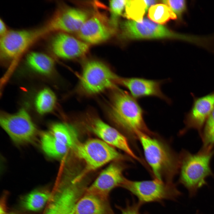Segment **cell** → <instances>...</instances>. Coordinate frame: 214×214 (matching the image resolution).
Returning a JSON list of instances; mask_svg holds the SVG:
<instances>
[{
	"mask_svg": "<svg viewBox=\"0 0 214 214\" xmlns=\"http://www.w3.org/2000/svg\"><path fill=\"white\" fill-rule=\"evenodd\" d=\"M121 187L136 196L141 204L166 199H176L181 194L172 182L156 178L142 181H133L125 178Z\"/></svg>",
	"mask_w": 214,
	"mask_h": 214,
	"instance_id": "8992f818",
	"label": "cell"
},
{
	"mask_svg": "<svg viewBox=\"0 0 214 214\" xmlns=\"http://www.w3.org/2000/svg\"><path fill=\"white\" fill-rule=\"evenodd\" d=\"M74 214H115L108 199L85 191L76 204Z\"/></svg>",
	"mask_w": 214,
	"mask_h": 214,
	"instance_id": "ac0fdd59",
	"label": "cell"
},
{
	"mask_svg": "<svg viewBox=\"0 0 214 214\" xmlns=\"http://www.w3.org/2000/svg\"><path fill=\"white\" fill-rule=\"evenodd\" d=\"M52 37L49 44L51 51L57 57L70 59L85 54L88 51L87 43L64 32H58Z\"/></svg>",
	"mask_w": 214,
	"mask_h": 214,
	"instance_id": "4fadbf2b",
	"label": "cell"
},
{
	"mask_svg": "<svg viewBox=\"0 0 214 214\" xmlns=\"http://www.w3.org/2000/svg\"><path fill=\"white\" fill-rule=\"evenodd\" d=\"M141 204L139 202L131 204L128 203L125 207L120 208L121 211V214H141L139 211Z\"/></svg>",
	"mask_w": 214,
	"mask_h": 214,
	"instance_id": "f1b7e54d",
	"label": "cell"
},
{
	"mask_svg": "<svg viewBox=\"0 0 214 214\" xmlns=\"http://www.w3.org/2000/svg\"><path fill=\"white\" fill-rule=\"evenodd\" d=\"M51 133L68 148H75L78 144L75 131L72 127L66 124L57 123L53 124Z\"/></svg>",
	"mask_w": 214,
	"mask_h": 214,
	"instance_id": "ffe728a7",
	"label": "cell"
},
{
	"mask_svg": "<svg viewBox=\"0 0 214 214\" xmlns=\"http://www.w3.org/2000/svg\"><path fill=\"white\" fill-rule=\"evenodd\" d=\"M121 28L123 36L128 39L170 38L190 43L193 40L192 35L174 32L147 18L141 23L131 21H124Z\"/></svg>",
	"mask_w": 214,
	"mask_h": 214,
	"instance_id": "52a82bcc",
	"label": "cell"
},
{
	"mask_svg": "<svg viewBox=\"0 0 214 214\" xmlns=\"http://www.w3.org/2000/svg\"><path fill=\"white\" fill-rule=\"evenodd\" d=\"M125 16L129 19L141 23L148 10L144 0H126Z\"/></svg>",
	"mask_w": 214,
	"mask_h": 214,
	"instance_id": "d4e9b609",
	"label": "cell"
},
{
	"mask_svg": "<svg viewBox=\"0 0 214 214\" xmlns=\"http://www.w3.org/2000/svg\"><path fill=\"white\" fill-rule=\"evenodd\" d=\"M87 13L74 8H58L43 26L48 34L78 32L88 18Z\"/></svg>",
	"mask_w": 214,
	"mask_h": 214,
	"instance_id": "8fae6325",
	"label": "cell"
},
{
	"mask_svg": "<svg viewBox=\"0 0 214 214\" xmlns=\"http://www.w3.org/2000/svg\"><path fill=\"white\" fill-rule=\"evenodd\" d=\"M0 123L11 139L17 144L30 142L36 136L35 126L29 113L23 109L14 114L2 112Z\"/></svg>",
	"mask_w": 214,
	"mask_h": 214,
	"instance_id": "9c48e42d",
	"label": "cell"
},
{
	"mask_svg": "<svg viewBox=\"0 0 214 214\" xmlns=\"http://www.w3.org/2000/svg\"><path fill=\"white\" fill-rule=\"evenodd\" d=\"M42 149L48 156L53 158L62 157L67 152L68 147L58 141L51 133L43 134L41 139Z\"/></svg>",
	"mask_w": 214,
	"mask_h": 214,
	"instance_id": "44dd1931",
	"label": "cell"
},
{
	"mask_svg": "<svg viewBox=\"0 0 214 214\" xmlns=\"http://www.w3.org/2000/svg\"><path fill=\"white\" fill-rule=\"evenodd\" d=\"M113 30L97 17L88 18L78 32L79 37L86 43L97 44L109 39Z\"/></svg>",
	"mask_w": 214,
	"mask_h": 214,
	"instance_id": "2e32d148",
	"label": "cell"
},
{
	"mask_svg": "<svg viewBox=\"0 0 214 214\" xmlns=\"http://www.w3.org/2000/svg\"><path fill=\"white\" fill-rule=\"evenodd\" d=\"M126 0H113L109 2V7L111 13L110 23L114 27L117 24L118 20L121 15L125 7Z\"/></svg>",
	"mask_w": 214,
	"mask_h": 214,
	"instance_id": "4316f807",
	"label": "cell"
},
{
	"mask_svg": "<svg viewBox=\"0 0 214 214\" xmlns=\"http://www.w3.org/2000/svg\"><path fill=\"white\" fill-rule=\"evenodd\" d=\"M162 1L168 6L179 19L181 18L186 10V2L185 0H166Z\"/></svg>",
	"mask_w": 214,
	"mask_h": 214,
	"instance_id": "83f0119b",
	"label": "cell"
},
{
	"mask_svg": "<svg viewBox=\"0 0 214 214\" xmlns=\"http://www.w3.org/2000/svg\"><path fill=\"white\" fill-rule=\"evenodd\" d=\"M180 155L179 182L187 189L192 197L199 188L207 184V177H214L210 166L214 150L208 152L200 150L195 154L183 150Z\"/></svg>",
	"mask_w": 214,
	"mask_h": 214,
	"instance_id": "7a4b0ae2",
	"label": "cell"
},
{
	"mask_svg": "<svg viewBox=\"0 0 214 214\" xmlns=\"http://www.w3.org/2000/svg\"><path fill=\"white\" fill-rule=\"evenodd\" d=\"M137 137L142 146L145 157L155 178L172 182L179 168V159L175 157L159 141L147 133L140 132Z\"/></svg>",
	"mask_w": 214,
	"mask_h": 214,
	"instance_id": "3957f363",
	"label": "cell"
},
{
	"mask_svg": "<svg viewBox=\"0 0 214 214\" xmlns=\"http://www.w3.org/2000/svg\"><path fill=\"white\" fill-rule=\"evenodd\" d=\"M214 106V93L196 100L186 119V127L183 132L190 128L198 130L200 135L201 129L211 114Z\"/></svg>",
	"mask_w": 214,
	"mask_h": 214,
	"instance_id": "e0dca14e",
	"label": "cell"
},
{
	"mask_svg": "<svg viewBox=\"0 0 214 214\" xmlns=\"http://www.w3.org/2000/svg\"><path fill=\"white\" fill-rule=\"evenodd\" d=\"M5 22L1 19L0 20V37L4 35L9 31Z\"/></svg>",
	"mask_w": 214,
	"mask_h": 214,
	"instance_id": "f546056e",
	"label": "cell"
},
{
	"mask_svg": "<svg viewBox=\"0 0 214 214\" xmlns=\"http://www.w3.org/2000/svg\"><path fill=\"white\" fill-rule=\"evenodd\" d=\"M144 1L146 4L147 9L151 5L154 4L157 2L156 0H144Z\"/></svg>",
	"mask_w": 214,
	"mask_h": 214,
	"instance_id": "4dcf8cb0",
	"label": "cell"
},
{
	"mask_svg": "<svg viewBox=\"0 0 214 214\" xmlns=\"http://www.w3.org/2000/svg\"><path fill=\"white\" fill-rule=\"evenodd\" d=\"M45 36L42 28L9 30L0 37V55L3 61L16 63L37 41Z\"/></svg>",
	"mask_w": 214,
	"mask_h": 214,
	"instance_id": "5b68a950",
	"label": "cell"
},
{
	"mask_svg": "<svg viewBox=\"0 0 214 214\" xmlns=\"http://www.w3.org/2000/svg\"><path fill=\"white\" fill-rule=\"evenodd\" d=\"M74 148L77 155L86 164L85 173L95 170L110 161L123 158L110 145L98 139H91L78 144Z\"/></svg>",
	"mask_w": 214,
	"mask_h": 214,
	"instance_id": "ba28073f",
	"label": "cell"
},
{
	"mask_svg": "<svg viewBox=\"0 0 214 214\" xmlns=\"http://www.w3.org/2000/svg\"><path fill=\"white\" fill-rule=\"evenodd\" d=\"M91 129L103 141L124 151L130 156L140 159L133 151L126 138L116 129L98 118L92 120Z\"/></svg>",
	"mask_w": 214,
	"mask_h": 214,
	"instance_id": "9a60e30c",
	"label": "cell"
},
{
	"mask_svg": "<svg viewBox=\"0 0 214 214\" xmlns=\"http://www.w3.org/2000/svg\"><path fill=\"white\" fill-rule=\"evenodd\" d=\"M123 168L119 164L112 163L103 170L94 182L86 188L85 192L108 199L111 191L121 186L125 178Z\"/></svg>",
	"mask_w": 214,
	"mask_h": 214,
	"instance_id": "5bb4252c",
	"label": "cell"
},
{
	"mask_svg": "<svg viewBox=\"0 0 214 214\" xmlns=\"http://www.w3.org/2000/svg\"><path fill=\"white\" fill-rule=\"evenodd\" d=\"M27 65L39 73L48 75L51 73L55 67L54 59L45 53L32 51L28 53L25 59Z\"/></svg>",
	"mask_w": 214,
	"mask_h": 214,
	"instance_id": "d6986e66",
	"label": "cell"
},
{
	"mask_svg": "<svg viewBox=\"0 0 214 214\" xmlns=\"http://www.w3.org/2000/svg\"><path fill=\"white\" fill-rule=\"evenodd\" d=\"M113 90L107 110L113 121L136 137L140 132L150 134L144 120L145 111L137 99L118 88Z\"/></svg>",
	"mask_w": 214,
	"mask_h": 214,
	"instance_id": "6da1fadb",
	"label": "cell"
},
{
	"mask_svg": "<svg viewBox=\"0 0 214 214\" xmlns=\"http://www.w3.org/2000/svg\"><path fill=\"white\" fill-rule=\"evenodd\" d=\"M164 81L139 77H119L117 84L126 88L128 92L136 99L148 97H154L168 103L170 100L161 90Z\"/></svg>",
	"mask_w": 214,
	"mask_h": 214,
	"instance_id": "7c38bea8",
	"label": "cell"
},
{
	"mask_svg": "<svg viewBox=\"0 0 214 214\" xmlns=\"http://www.w3.org/2000/svg\"><path fill=\"white\" fill-rule=\"evenodd\" d=\"M200 136L203 144L201 150L210 151L214 146V106Z\"/></svg>",
	"mask_w": 214,
	"mask_h": 214,
	"instance_id": "484cf974",
	"label": "cell"
},
{
	"mask_svg": "<svg viewBox=\"0 0 214 214\" xmlns=\"http://www.w3.org/2000/svg\"><path fill=\"white\" fill-rule=\"evenodd\" d=\"M56 103V97L54 93L50 89H42L37 93L35 100V106L37 112L44 114L51 112Z\"/></svg>",
	"mask_w": 214,
	"mask_h": 214,
	"instance_id": "603a6c76",
	"label": "cell"
},
{
	"mask_svg": "<svg viewBox=\"0 0 214 214\" xmlns=\"http://www.w3.org/2000/svg\"><path fill=\"white\" fill-rule=\"evenodd\" d=\"M83 193L82 188L77 184L60 182L51 194L43 214H74L76 204Z\"/></svg>",
	"mask_w": 214,
	"mask_h": 214,
	"instance_id": "30bf717a",
	"label": "cell"
},
{
	"mask_svg": "<svg viewBox=\"0 0 214 214\" xmlns=\"http://www.w3.org/2000/svg\"><path fill=\"white\" fill-rule=\"evenodd\" d=\"M119 77L103 63L96 61L88 62L84 65L79 81V87L83 93L94 95L108 89L117 88Z\"/></svg>",
	"mask_w": 214,
	"mask_h": 214,
	"instance_id": "277c9868",
	"label": "cell"
},
{
	"mask_svg": "<svg viewBox=\"0 0 214 214\" xmlns=\"http://www.w3.org/2000/svg\"><path fill=\"white\" fill-rule=\"evenodd\" d=\"M196 214H199V213H197Z\"/></svg>",
	"mask_w": 214,
	"mask_h": 214,
	"instance_id": "d6a6232c",
	"label": "cell"
},
{
	"mask_svg": "<svg viewBox=\"0 0 214 214\" xmlns=\"http://www.w3.org/2000/svg\"><path fill=\"white\" fill-rule=\"evenodd\" d=\"M148 16L152 21L161 24H165L171 20L177 18L168 6L162 4L151 6L149 9Z\"/></svg>",
	"mask_w": 214,
	"mask_h": 214,
	"instance_id": "cb8c5ba5",
	"label": "cell"
},
{
	"mask_svg": "<svg viewBox=\"0 0 214 214\" xmlns=\"http://www.w3.org/2000/svg\"><path fill=\"white\" fill-rule=\"evenodd\" d=\"M51 194L49 192L45 191H34L23 198L22 205L27 210L38 211L42 209L49 202Z\"/></svg>",
	"mask_w": 214,
	"mask_h": 214,
	"instance_id": "7402d4cb",
	"label": "cell"
},
{
	"mask_svg": "<svg viewBox=\"0 0 214 214\" xmlns=\"http://www.w3.org/2000/svg\"><path fill=\"white\" fill-rule=\"evenodd\" d=\"M0 214H6L5 209L2 204H1L0 207Z\"/></svg>",
	"mask_w": 214,
	"mask_h": 214,
	"instance_id": "1f68e13d",
	"label": "cell"
}]
</instances>
